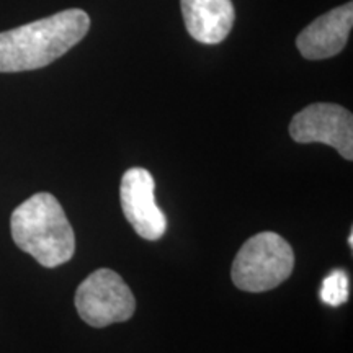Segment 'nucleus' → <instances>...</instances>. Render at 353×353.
Returning <instances> with one entry per match:
<instances>
[{
  "label": "nucleus",
  "instance_id": "1",
  "mask_svg": "<svg viewBox=\"0 0 353 353\" xmlns=\"http://www.w3.org/2000/svg\"><path fill=\"white\" fill-rule=\"evenodd\" d=\"M90 28L81 8H69L32 23L0 33V72H25L54 63Z\"/></svg>",
  "mask_w": 353,
  "mask_h": 353
},
{
  "label": "nucleus",
  "instance_id": "2",
  "mask_svg": "<svg viewBox=\"0 0 353 353\" xmlns=\"http://www.w3.org/2000/svg\"><path fill=\"white\" fill-rule=\"evenodd\" d=\"M10 231L17 247L46 268L64 265L76 252L74 229L51 193H37L17 206L10 218Z\"/></svg>",
  "mask_w": 353,
  "mask_h": 353
},
{
  "label": "nucleus",
  "instance_id": "3",
  "mask_svg": "<svg viewBox=\"0 0 353 353\" xmlns=\"http://www.w3.org/2000/svg\"><path fill=\"white\" fill-rule=\"evenodd\" d=\"M294 268L293 247L276 232H259L241 247L234 259V285L247 293H263L280 286Z\"/></svg>",
  "mask_w": 353,
  "mask_h": 353
},
{
  "label": "nucleus",
  "instance_id": "4",
  "mask_svg": "<svg viewBox=\"0 0 353 353\" xmlns=\"http://www.w3.org/2000/svg\"><path fill=\"white\" fill-rule=\"evenodd\" d=\"M76 307L85 324L101 329L130 321L136 311V299L117 272L99 268L79 285Z\"/></svg>",
  "mask_w": 353,
  "mask_h": 353
},
{
  "label": "nucleus",
  "instance_id": "5",
  "mask_svg": "<svg viewBox=\"0 0 353 353\" xmlns=\"http://www.w3.org/2000/svg\"><path fill=\"white\" fill-rule=\"evenodd\" d=\"M294 143H321L334 148L345 161L353 159V117L335 103H314L303 108L290 123Z\"/></svg>",
  "mask_w": 353,
  "mask_h": 353
},
{
  "label": "nucleus",
  "instance_id": "6",
  "mask_svg": "<svg viewBox=\"0 0 353 353\" xmlns=\"http://www.w3.org/2000/svg\"><path fill=\"white\" fill-rule=\"evenodd\" d=\"M154 190V176L143 167H132L121 176V210L134 232L145 241H159L167 231V218L157 206Z\"/></svg>",
  "mask_w": 353,
  "mask_h": 353
},
{
  "label": "nucleus",
  "instance_id": "7",
  "mask_svg": "<svg viewBox=\"0 0 353 353\" xmlns=\"http://www.w3.org/2000/svg\"><path fill=\"white\" fill-rule=\"evenodd\" d=\"M353 25V3L348 2L330 10L299 33L296 46L309 61L329 59L337 56L348 41Z\"/></svg>",
  "mask_w": 353,
  "mask_h": 353
},
{
  "label": "nucleus",
  "instance_id": "8",
  "mask_svg": "<svg viewBox=\"0 0 353 353\" xmlns=\"http://www.w3.org/2000/svg\"><path fill=\"white\" fill-rule=\"evenodd\" d=\"M190 37L203 44H218L228 38L234 25L231 0H180Z\"/></svg>",
  "mask_w": 353,
  "mask_h": 353
},
{
  "label": "nucleus",
  "instance_id": "9",
  "mask_svg": "<svg viewBox=\"0 0 353 353\" xmlns=\"http://www.w3.org/2000/svg\"><path fill=\"white\" fill-rule=\"evenodd\" d=\"M348 288H350V281H348L347 272L342 270V268H335L322 281L319 290L321 301L332 307L342 306V304L348 301V296H350Z\"/></svg>",
  "mask_w": 353,
  "mask_h": 353
},
{
  "label": "nucleus",
  "instance_id": "10",
  "mask_svg": "<svg viewBox=\"0 0 353 353\" xmlns=\"http://www.w3.org/2000/svg\"><path fill=\"white\" fill-rule=\"evenodd\" d=\"M348 245L353 247V234L350 232V236H348Z\"/></svg>",
  "mask_w": 353,
  "mask_h": 353
}]
</instances>
